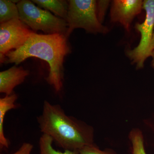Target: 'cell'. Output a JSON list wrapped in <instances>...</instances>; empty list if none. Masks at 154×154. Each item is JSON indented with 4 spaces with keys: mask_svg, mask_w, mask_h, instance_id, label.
<instances>
[{
    "mask_svg": "<svg viewBox=\"0 0 154 154\" xmlns=\"http://www.w3.org/2000/svg\"><path fill=\"white\" fill-rule=\"evenodd\" d=\"M71 50L67 38L64 34L44 35L33 32L23 46L6 54L4 63H14L18 65L30 57L45 61L50 68L45 80L58 93L61 91L63 85L64 58L70 53Z\"/></svg>",
    "mask_w": 154,
    "mask_h": 154,
    "instance_id": "1",
    "label": "cell"
},
{
    "mask_svg": "<svg viewBox=\"0 0 154 154\" xmlns=\"http://www.w3.org/2000/svg\"><path fill=\"white\" fill-rule=\"evenodd\" d=\"M37 119L43 134L51 137L65 150H79L94 144L93 128L67 115L60 105L44 101L42 113Z\"/></svg>",
    "mask_w": 154,
    "mask_h": 154,
    "instance_id": "2",
    "label": "cell"
},
{
    "mask_svg": "<svg viewBox=\"0 0 154 154\" xmlns=\"http://www.w3.org/2000/svg\"><path fill=\"white\" fill-rule=\"evenodd\" d=\"M17 5L19 19L34 32L42 30L46 34L59 33L66 36L68 25L64 19L54 16L28 0L20 1Z\"/></svg>",
    "mask_w": 154,
    "mask_h": 154,
    "instance_id": "3",
    "label": "cell"
},
{
    "mask_svg": "<svg viewBox=\"0 0 154 154\" xmlns=\"http://www.w3.org/2000/svg\"><path fill=\"white\" fill-rule=\"evenodd\" d=\"M66 22L68 38L76 28H82L88 33L106 34L109 29L100 23L96 13L95 0H69Z\"/></svg>",
    "mask_w": 154,
    "mask_h": 154,
    "instance_id": "4",
    "label": "cell"
},
{
    "mask_svg": "<svg viewBox=\"0 0 154 154\" xmlns=\"http://www.w3.org/2000/svg\"><path fill=\"white\" fill-rule=\"evenodd\" d=\"M143 9L146 12L144 21L141 24L137 23L135 26L140 33V41L137 47L126 52L127 56L137 69L143 67L145 62L151 56L152 51L151 43L154 30V0L143 1Z\"/></svg>",
    "mask_w": 154,
    "mask_h": 154,
    "instance_id": "5",
    "label": "cell"
},
{
    "mask_svg": "<svg viewBox=\"0 0 154 154\" xmlns=\"http://www.w3.org/2000/svg\"><path fill=\"white\" fill-rule=\"evenodd\" d=\"M34 32L20 19H15L0 25V54L6 55L11 50L23 46Z\"/></svg>",
    "mask_w": 154,
    "mask_h": 154,
    "instance_id": "6",
    "label": "cell"
},
{
    "mask_svg": "<svg viewBox=\"0 0 154 154\" xmlns=\"http://www.w3.org/2000/svg\"><path fill=\"white\" fill-rule=\"evenodd\" d=\"M143 9L142 0H113L111 2L110 21L120 24L129 33L131 23Z\"/></svg>",
    "mask_w": 154,
    "mask_h": 154,
    "instance_id": "7",
    "label": "cell"
},
{
    "mask_svg": "<svg viewBox=\"0 0 154 154\" xmlns=\"http://www.w3.org/2000/svg\"><path fill=\"white\" fill-rule=\"evenodd\" d=\"M29 75L28 70L15 66L0 72V92L10 96L15 87L22 84Z\"/></svg>",
    "mask_w": 154,
    "mask_h": 154,
    "instance_id": "8",
    "label": "cell"
},
{
    "mask_svg": "<svg viewBox=\"0 0 154 154\" xmlns=\"http://www.w3.org/2000/svg\"><path fill=\"white\" fill-rule=\"evenodd\" d=\"M18 99L16 94H11L10 96H6L0 99V146L1 149L8 148L10 142L5 137L4 131V122L6 113L17 107L15 104Z\"/></svg>",
    "mask_w": 154,
    "mask_h": 154,
    "instance_id": "9",
    "label": "cell"
},
{
    "mask_svg": "<svg viewBox=\"0 0 154 154\" xmlns=\"http://www.w3.org/2000/svg\"><path fill=\"white\" fill-rule=\"evenodd\" d=\"M38 7L53 12L56 16L66 21L69 10L68 1L63 0H33Z\"/></svg>",
    "mask_w": 154,
    "mask_h": 154,
    "instance_id": "10",
    "label": "cell"
},
{
    "mask_svg": "<svg viewBox=\"0 0 154 154\" xmlns=\"http://www.w3.org/2000/svg\"><path fill=\"white\" fill-rule=\"evenodd\" d=\"M15 19H19V9L17 5L11 1H0V22H9Z\"/></svg>",
    "mask_w": 154,
    "mask_h": 154,
    "instance_id": "11",
    "label": "cell"
},
{
    "mask_svg": "<svg viewBox=\"0 0 154 154\" xmlns=\"http://www.w3.org/2000/svg\"><path fill=\"white\" fill-rule=\"evenodd\" d=\"M53 140L47 135L43 134L39 139L40 154H79V150H68L64 152L58 151L52 146Z\"/></svg>",
    "mask_w": 154,
    "mask_h": 154,
    "instance_id": "12",
    "label": "cell"
},
{
    "mask_svg": "<svg viewBox=\"0 0 154 154\" xmlns=\"http://www.w3.org/2000/svg\"><path fill=\"white\" fill-rule=\"evenodd\" d=\"M129 137L132 144V154H147L144 145L143 135L140 130L132 129Z\"/></svg>",
    "mask_w": 154,
    "mask_h": 154,
    "instance_id": "13",
    "label": "cell"
},
{
    "mask_svg": "<svg viewBox=\"0 0 154 154\" xmlns=\"http://www.w3.org/2000/svg\"><path fill=\"white\" fill-rule=\"evenodd\" d=\"M110 1L99 0L96 1V13L97 18L100 23H103L106 12L110 2Z\"/></svg>",
    "mask_w": 154,
    "mask_h": 154,
    "instance_id": "14",
    "label": "cell"
},
{
    "mask_svg": "<svg viewBox=\"0 0 154 154\" xmlns=\"http://www.w3.org/2000/svg\"><path fill=\"white\" fill-rule=\"evenodd\" d=\"M79 152V154H114L111 152L101 150L94 143L80 149Z\"/></svg>",
    "mask_w": 154,
    "mask_h": 154,
    "instance_id": "15",
    "label": "cell"
},
{
    "mask_svg": "<svg viewBox=\"0 0 154 154\" xmlns=\"http://www.w3.org/2000/svg\"><path fill=\"white\" fill-rule=\"evenodd\" d=\"M33 148V146L32 144L24 143L17 152L11 154H31Z\"/></svg>",
    "mask_w": 154,
    "mask_h": 154,
    "instance_id": "16",
    "label": "cell"
},
{
    "mask_svg": "<svg viewBox=\"0 0 154 154\" xmlns=\"http://www.w3.org/2000/svg\"><path fill=\"white\" fill-rule=\"evenodd\" d=\"M150 57L152 58L151 63L152 67L154 69V50L152 52L151 55Z\"/></svg>",
    "mask_w": 154,
    "mask_h": 154,
    "instance_id": "17",
    "label": "cell"
},
{
    "mask_svg": "<svg viewBox=\"0 0 154 154\" xmlns=\"http://www.w3.org/2000/svg\"><path fill=\"white\" fill-rule=\"evenodd\" d=\"M151 49L152 51L154 50V30L153 32V35L151 43Z\"/></svg>",
    "mask_w": 154,
    "mask_h": 154,
    "instance_id": "18",
    "label": "cell"
}]
</instances>
